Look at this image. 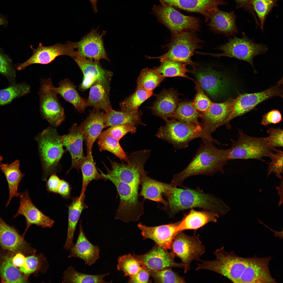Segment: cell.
Wrapping results in <instances>:
<instances>
[{
    "mask_svg": "<svg viewBox=\"0 0 283 283\" xmlns=\"http://www.w3.org/2000/svg\"><path fill=\"white\" fill-rule=\"evenodd\" d=\"M215 259L204 260V269L222 275L234 283H264L269 274L268 257L251 258L238 256L233 252H227L224 247L216 250Z\"/></svg>",
    "mask_w": 283,
    "mask_h": 283,
    "instance_id": "obj_1",
    "label": "cell"
},
{
    "mask_svg": "<svg viewBox=\"0 0 283 283\" xmlns=\"http://www.w3.org/2000/svg\"><path fill=\"white\" fill-rule=\"evenodd\" d=\"M183 188H177L171 182L168 183L164 194L167 198V204L160 208L170 218H173L181 211L194 208L212 211L220 217L230 210L222 200L213 195L198 189Z\"/></svg>",
    "mask_w": 283,
    "mask_h": 283,
    "instance_id": "obj_2",
    "label": "cell"
},
{
    "mask_svg": "<svg viewBox=\"0 0 283 283\" xmlns=\"http://www.w3.org/2000/svg\"><path fill=\"white\" fill-rule=\"evenodd\" d=\"M195 155L187 166L181 172L174 174L171 182L182 188L184 181L198 175H212L220 172L224 173V168L229 160L230 149L218 148L213 142L202 139Z\"/></svg>",
    "mask_w": 283,
    "mask_h": 283,
    "instance_id": "obj_3",
    "label": "cell"
},
{
    "mask_svg": "<svg viewBox=\"0 0 283 283\" xmlns=\"http://www.w3.org/2000/svg\"><path fill=\"white\" fill-rule=\"evenodd\" d=\"M105 180H108L115 186L120 198L115 219L127 223L138 221L144 214V200L140 201L139 188L143 174H137L120 181L105 174L100 170Z\"/></svg>",
    "mask_w": 283,
    "mask_h": 283,
    "instance_id": "obj_4",
    "label": "cell"
},
{
    "mask_svg": "<svg viewBox=\"0 0 283 283\" xmlns=\"http://www.w3.org/2000/svg\"><path fill=\"white\" fill-rule=\"evenodd\" d=\"M165 121L166 124L159 128L155 136L171 144L177 149L187 148L191 141L198 138L220 144L203 123L192 124L175 119Z\"/></svg>",
    "mask_w": 283,
    "mask_h": 283,
    "instance_id": "obj_5",
    "label": "cell"
},
{
    "mask_svg": "<svg viewBox=\"0 0 283 283\" xmlns=\"http://www.w3.org/2000/svg\"><path fill=\"white\" fill-rule=\"evenodd\" d=\"M42 164V180L55 174L64 153L61 136L51 126L44 129L36 138Z\"/></svg>",
    "mask_w": 283,
    "mask_h": 283,
    "instance_id": "obj_6",
    "label": "cell"
},
{
    "mask_svg": "<svg viewBox=\"0 0 283 283\" xmlns=\"http://www.w3.org/2000/svg\"><path fill=\"white\" fill-rule=\"evenodd\" d=\"M174 36L167 52L159 57H148L159 59L161 62L170 60L182 62L191 65L195 71L198 64L192 60L191 57L196 49L201 48L202 41L193 32L184 31Z\"/></svg>",
    "mask_w": 283,
    "mask_h": 283,
    "instance_id": "obj_7",
    "label": "cell"
},
{
    "mask_svg": "<svg viewBox=\"0 0 283 283\" xmlns=\"http://www.w3.org/2000/svg\"><path fill=\"white\" fill-rule=\"evenodd\" d=\"M154 5L151 13L158 21L169 29L174 35L184 31H199L200 21L197 18L184 15L174 7L162 2Z\"/></svg>",
    "mask_w": 283,
    "mask_h": 283,
    "instance_id": "obj_8",
    "label": "cell"
},
{
    "mask_svg": "<svg viewBox=\"0 0 283 283\" xmlns=\"http://www.w3.org/2000/svg\"><path fill=\"white\" fill-rule=\"evenodd\" d=\"M229 149V160L255 159L262 161V158L269 157L272 149L268 145L264 137L248 135L238 130V138L236 141L231 139Z\"/></svg>",
    "mask_w": 283,
    "mask_h": 283,
    "instance_id": "obj_9",
    "label": "cell"
},
{
    "mask_svg": "<svg viewBox=\"0 0 283 283\" xmlns=\"http://www.w3.org/2000/svg\"><path fill=\"white\" fill-rule=\"evenodd\" d=\"M223 51L220 53L199 52L216 57L222 56L234 58L247 62L255 70L253 59L256 56L265 53L268 50L266 45L255 43L246 35L241 38L234 36L228 42L217 48Z\"/></svg>",
    "mask_w": 283,
    "mask_h": 283,
    "instance_id": "obj_10",
    "label": "cell"
},
{
    "mask_svg": "<svg viewBox=\"0 0 283 283\" xmlns=\"http://www.w3.org/2000/svg\"><path fill=\"white\" fill-rule=\"evenodd\" d=\"M171 249L175 256L181 259L184 273L190 270L192 261L201 260V257L205 252V247L198 237L188 235L183 231L175 236Z\"/></svg>",
    "mask_w": 283,
    "mask_h": 283,
    "instance_id": "obj_11",
    "label": "cell"
},
{
    "mask_svg": "<svg viewBox=\"0 0 283 283\" xmlns=\"http://www.w3.org/2000/svg\"><path fill=\"white\" fill-rule=\"evenodd\" d=\"M51 78L42 79L38 94L40 110L42 117L52 126L56 127L64 120V109L58 101L57 94L52 88Z\"/></svg>",
    "mask_w": 283,
    "mask_h": 283,
    "instance_id": "obj_12",
    "label": "cell"
},
{
    "mask_svg": "<svg viewBox=\"0 0 283 283\" xmlns=\"http://www.w3.org/2000/svg\"><path fill=\"white\" fill-rule=\"evenodd\" d=\"M282 79L276 85L265 90L252 93L239 94L235 99L232 112L224 122L228 129L231 128L229 122L233 118L248 112L262 102L276 96L282 97V90L281 88Z\"/></svg>",
    "mask_w": 283,
    "mask_h": 283,
    "instance_id": "obj_13",
    "label": "cell"
},
{
    "mask_svg": "<svg viewBox=\"0 0 283 283\" xmlns=\"http://www.w3.org/2000/svg\"><path fill=\"white\" fill-rule=\"evenodd\" d=\"M99 27L93 28L79 41L67 42L74 50L75 57L79 56L94 60L104 59L110 61L103 39L106 32L103 31L100 33L98 31Z\"/></svg>",
    "mask_w": 283,
    "mask_h": 283,
    "instance_id": "obj_14",
    "label": "cell"
},
{
    "mask_svg": "<svg viewBox=\"0 0 283 283\" xmlns=\"http://www.w3.org/2000/svg\"><path fill=\"white\" fill-rule=\"evenodd\" d=\"M73 59L83 75V80L79 87L81 90L87 89L95 82L98 81L101 83L109 95L110 84L113 75L112 72L104 68L100 61L79 56L75 57Z\"/></svg>",
    "mask_w": 283,
    "mask_h": 283,
    "instance_id": "obj_15",
    "label": "cell"
},
{
    "mask_svg": "<svg viewBox=\"0 0 283 283\" xmlns=\"http://www.w3.org/2000/svg\"><path fill=\"white\" fill-rule=\"evenodd\" d=\"M194 73L197 81L211 97H221L228 92L230 80L222 72L209 67L198 69Z\"/></svg>",
    "mask_w": 283,
    "mask_h": 283,
    "instance_id": "obj_16",
    "label": "cell"
},
{
    "mask_svg": "<svg viewBox=\"0 0 283 283\" xmlns=\"http://www.w3.org/2000/svg\"><path fill=\"white\" fill-rule=\"evenodd\" d=\"M30 47L33 50L32 55L24 62L17 64L16 66L17 70L24 69L32 64H48L60 56H67L73 59L75 56L74 50L68 42L64 44L57 43L47 46H43L42 43L40 42L37 48H33L32 45L30 46Z\"/></svg>",
    "mask_w": 283,
    "mask_h": 283,
    "instance_id": "obj_17",
    "label": "cell"
},
{
    "mask_svg": "<svg viewBox=\"0 0 283 283\" xmlns=\"http://www.w3.org/2000/svg\"><path fill=\"white\" fill-rule=\"evenodd\" d=\"M18 196L20 199V204L13 217L15 218L20 215L25 217L26 226L23 235L32 225L43 228H50L52 227L54 221L44 214L34 205L28 189L19 193Z\"/></svg>",
    "mask_w": 283,
    "mask_h": 283,
    "instance_id": "obj_18",
    "label": "cell"
},
{
    "mask_svg": "<svg viewBox=\"0 0 283 283\" xmlns=\"http://www.w3.org/2000/svg\"><path fill=\"white\" fill-rule=\"evenodd\" d=\"M134 255L140 260L147 269L157 270L166 268H183L181 263H176L175 255L156 244L146 253L141 255L134 254Z\"/></svg>",
    "mask_w": 283,
    "mask_h": 283,
    "instance_id": "obj_19",
    "label": "cell"
},
{
    "mask_svg": "<svg viewBox=\"0 0 283 283\" xmlns=\"http://www.w3.org/2000/svg\"><path fill=\"white\" fill-rule=\"evenodd\" d=\"M180 221L154 226H147L140 222L137 226L144 239L151 240L157 245L167 250L171 249L173 239L179 232L178 228Z\"/></svg>",
    "mask_w": 283,
    "mask_h": 283,
    "instance_id": "obj_20",
    "label": "cell"
},
{
    "mask_svg": "<svg viewBox=\"0 0 283 283\" xmlns=\"http://www.w3.org/2000/svg\"><path fill=\"white\" fill-rule=\"evenodd\" d=\"M61 140L71 156V167L67 172L73 168L79 170L85 157L83 150L84 135L80 125L73 124L69 129V133L61 136Z\"/></svg>",
    "mask_w": 283,
    "mask_h": 283,
    "instance_id": "obj_21",
    "label": "cell"
},
{
    "mask_svg": "<svg viewBox=\"0 0 283 283\" xmlns=\"http://www.w3.org/2000/svg\"><path fill=\"white\" fill-rule=\"evenodd\" d=\"M235 100L230 98L223 102H212L209 108L201 113L203 123L211 134L224 125L232 112Z\"/></svg>",
    "mask_w": 283,
    "mask_h": 283,
    "instance_id": "obj_22",
    "label": "cell"
},
{
    "mask_svg": "<svg viewBox=\"0 0 283 283\" xmlns=\"http://www.w3.org/2000/svg\"><path fill=\"white\" fill-rule=\"evenodd\" d=\"M105 115V113L102 110L94 108L80 125L84 135L86 154L92 155L94 144L104 128Z\"/></svg>",
    "mask_w": 283,
    "mask_h": 283,
    "instance_id": "obj_23",
    "label": "cell"
},
{
    "mask_svg": "<svg viewBox=\"0 0 283 283\" xmlns=\"http://www.w3.org/2000/svg\"><path fill=\"white\" fill-rule=\"evenodd\" d=\"M174 8L203 15L205 21L210 19L217 6L224 4V0H158Z\"/></svg>",
    "mask_w": 283,
    "mask_h": 283,
    "instance_id": "obj_24",
    "label": "cell"
},
{
    "mask_svg": "<svg viewBox=\"0 0 283 283\" xmlns=\"http://www.w3.org/2000/svg\"><path fill=\"white\" fill-rule=\"evenodd\" d=\"M178 94L171 88H164L156 95V100L149 108L153 114L165 121L172 118L179 102Z\"/></svg>",
    "mask_w": 283,
    "mask_h": 283,
    "instance_id": "obj_25",
    "label": "cell"
},
{
    "mask_svg": "<svg viewBox=\"0 0 283 283\" xmlns=\"http://www.w3.org/2000/svg\"><path fill=\"white\" fill-rule=\"evenodd\" d=\"M79 226L76 242L70 248L68 257L81 259L84 261L85 265L91 266L99 258L100 249L97 246L92 244L87 238L83 229L81 220Z\"/></svg>",
    "mask_w": 283,
    "mask_h": 283,
    "instance_id": "obj_26",
    "label": "cell"
},
{
    "mask_svg": "<svg viewBox=\"0 0 283 283\" xmlns=\"http://www.w3.org/2000/svg\"><path fill=\"white\" fill-rule=\"evenodd\" d=\"M189 213L182 220L178 226L179 232L188 230L198 229L210 222H216L220 217L215 213L204 210L202 211L191 209Z\"/></svg>",
    "mask_w": 283,
    "mask_h": 283,
    "instance_id": "obj_27",
    "label": "cell"
},
{
    "mask_svg": "<svg viewBox=\"0 0 283 283\" xmlns=\"http://www.w3.org/2000/svg\"><path fill=\"white\" fill-rule=\"evenodd\" d=\"M0 245L13 252L26 250L27 243L14 227L7 224L0 216Z\"/></svg>",
    "mask_w": 283,
    "mask_h": 283,
    "instance_id": "obj_28",
    "label": "cell"
},
{
    "mask_svg": "<svg viewBox=\"0 0 283 283\" xmlns=\"http://www.w3.org/2000/svg\"><path fill=\"white\" fill-rule=\"evenodd\" d=\"M85 193L79 197L72 198L71 203L68 206V224L66 240L64 247L66 249H70L73 245V240L77 225L82 211L88 208L85 203Z\"/></svg>",
    "mask_w": 283,
    "mask_h": 283,
    "instance_id": "obj_29",
    "label": "cell"
},
{
    "mask_svg": "<svg viewBox=\"0 0 283 283\" xmlns=\"http://www.w3.org/2000/svg\"><path fill=\"white\" fill-rule=\"evenodd\" d=\"M235 18L233 12H226L217 8L212 14L209 25L216 32L223 34L227 36L233 35L238 32Z\"/></svg>",
    "mask_w": 283,
    "mask_h": 283,
    "instance_id": "obj_30",
    "label": "cell"
},
{
    "mask_svg": "<svg viewBox=\"0 0 283 283\" xmlns=\"http://www.w3.org/2000/svg\"><path fill=\"white\" fill-rule=\"evenodd\" d=\"M167 184L149 177L147 175V172L143 174L142 178L140 196L143 197L144 200H149L166 205L167 201L163 198L162 195L165 192Z\"/></svg>",
    "mask_w": 283,
    "mask_h": 283,
    "instance_id": "obj_31",
    "label": "cell"
},
{
    "mask_svg": "<svg viewBox=\"0 0 283 283\" xmlns=\"http://www.w3.org/2000/svg\"><path fill=\"white\" fill-rule=\"evenodd\" d=\"M58 84V87L52 86L56 93L73 105L79 112H83L87 107L86 99L80 96L76 89V86L68 78L61 80Z\"/></svg>",
    "mask_w": 283,
    "mask_h": 283,
    "instance_id": "obj_32",
    "label": "cell"
},
{
    "mask_svg": "<svg viewBox=\"0 0 283 283\" xmlns=\"http://www.w3.org/2000/svg\"><path fill=\"white\" fill-rule=\"evenodd\" d=\"M20 161L16 160L10 164L1 163L0 165V169L6 177L9 189V198L6 207L8 206L13 198L19 196L18 186L25 175L20 171Z\"/></svg>",
    "mask_w": 283,
    "mask_h": 283,
    "instance_id": "obj_33",
    "label": "cell"
},
{
    "mask_svg": "<svg viewBox=\"0 0 283 283\" xmlns=\"http://www.w3.org/2000/svg\"><path fill=\"white\" fill-rule=\"evenodd\" d=\"M105 114L104 128L127 124H133L136 126L139 125L145 126L142 120L141 116L143 113L140 110L133 112H128L116 111L112 109L105 113Z\"/></svg>",
    "mask_w": 283,
    "mask_h": 283,
    "instance_id": "obj_34",
    "label": "cell"
},
{
    "mask_svg": "<svg viewBox=\"0 0 283 283\" xmlns=\"http://www.w3.org/2000/svg\"><path fill=\"white\" fill-rule=\"evenodd\" d=\"M109 97L101 83L96 81L90 87L89 96L86 99L87 107H92L107 113L112 109Z\"/></svg>",
    "mask_w": 283,
    "mask_h": 283,
    "instance_id": "obj_35",
    "label": "cell"
},
{
    "mask_svg": "<svg viewBox=\"0 0 283 283\" xmlns=\"http://www.w3.org/2000/svg\"><path fill=\"white\" fill-rule=\"evenodd\" d=\"M12 257L4 255L0 260V276L6 283L28 282L27 279L13 264Z\"/></svg>",
    "mask_w": 283,
    "mask_h": 283,
    "instance_id": "obj_36",
    "label": "cell"
},
{
    "mask_svg": "<svg viewBox=\"0 0 283 283\" xmlns=\"http://www.w3.org/2000/svg\"><path fill=\"white\" fill-rule=\"evenodd\" d=\"M165 77L155 68H146L140 72L137 81V89L153 91L164 80Z\"/></svg>",
    "mask_w": 283,
    "mask_h": 283,
    "instance_id": "obj_37",
    "label": "cell"
},
{
    "mask_svg": "<svg viewBox=\"0 0 283 283\" xmlns=\"http://www.w3.org/2000/svg\"><path fill=\"white\" fill-rule=\"evenodd\" d=\"M161 62L160 65L155 69L165 77H181L194 80L188 76L186 73H194L195 72L188 69L186 64L170 60H165Z\"/></svg>",
    "mask_w": 283,
    "mask_h": 283,
    "instance_id": "obj_38",
    "label": "cell"
},
{
    "mask_svg": "<svg viewBox=\"0 0 283 283\" xmlns=\"http://www.w3.org/2000/svg\"><path fill=\"white\" fill-rule=\"evenodd\" d=\"M82 175V184L80 194L85 193L89 183L93 180H105L100 174L95 167L92 155L86 154L80 166Z\"/></svg>",
    "mask_w": 283,
    "mask_h": 283,
    "instance_id": "obj_39",
    "label": "cell"
},
{
    "mask_svg": "<svg viewBox=\"0 0 283 283\" xmlns=\"http://www.w3.org/2000/svg\"><path fill=\"white\" fill-rule=\"evenodd\" d=\"M106 274L92 275L81 273L76 270L74 268L69 267L64 273L63 282L82 283H107L104 280V278L109 275Z\"/></svg>",
    "mask_w": 283,
    "mask_h": 283,
    "instance_id": "obj_40",
    "label": "cell"
},
{
    "mask_svg": "<svg viewBox=\"0 0 283 283\" xmlns=\"http://www.w3.org/2000/svg\"><path fill=\"white\" fill-rule=\"evenodd\" d=\"M154 94L153 91L137 89L133 94L120 103L121 110L128 112L137 111L141 105Z\"/></svg>",
    "mask_w": 283,
    "mask_h": 283,
    "instance_id": "obj_41",
    "label": "cell"
},
{
    "mask_svg": "<svg viewBox=\"0 0 283 283\" xmlns=\"http://www.w3.org/2000/svg\"><path fill=\"white\" fill-rule=\"evenodd\" d=\"M201 113L198 111L190 101L183 102L178 104L173 117L177 120L188 123L198 124V118Z\"/></svg>",
    "mask_w": 283,
    "mask_h": 283,
    "instance_id": "obj_42",
    "label": "cell"
},
{
    "mask_svg": "<svg viewBox=\"0 0 283 283\" xmlns=\"http://www.w3.org/2000/svg\"><path fill=\"white\" fill-rule=\"evenodd\" d=\"M117 261V269L122 271L125 276L129 277L143 269L146 268L140 260L130 253L119 257Z\"/></svg>",
    "mask_w": 283,
    "mask_h": 283,
    "instance_id": "obj_43",
    "label": "cell"
},
{
    "mask_svg": "<svg viewBox=\"0 0 283 283\" xmlns=\"http://www.w3.org/2000/svg\"><path fill=\"white\" fill-rule=\"evenodd\" d=\"M29 85L25 83L14 84L0 90V106L9 104L14 99L30 92Z\"/></svg>",
    "mask_w": 283,
    "mask_h": 283,
    "instance_id": "obj_44",
    "label": "cell"
},
{
    "mask_svg": "<svg viewBox=\"0 0 283 283\" xmlns=\"http://www.w3.org/2000/svg\"><path fill=\"white\" fill-rule=\"evenodd\" d=\"M119 141L113 137H107L98 139L97 144L100 151H108L127 163L129 161V156L123 150Z\"/></svg>",
    "mask_w": 283,
    "mask_h": 283,
    "instance_id": "obj_45",
    "label": "cell"
},
{
    "mask_svg": "<svg viewBox=\"0 0 283 283\" xmlns=\"http://www.w3.org/2000/svg\"><path fill=\"white\" fill-rule=\"evenodd\" d=\"M150 276L156 283H185L184 278L174 272L171 268L153 270H149Z\"/></svg>",
    "mask_w": 283,
    "mask_h": 283,
    "instance_id": "obj_46",
    "label": "cell"
},
{
    "mask_svg": "<svg viewBox=\"0 0 283 283\" xmlns=\"http://www.w3.org/2000/svg\"><path fill=\"white\" fill-rule=\"evenodd\" d=\"M15 68L10 57L0 48V73L6 78L10 85L16 83Z\"/></svg>",
    "mask_w": 283,
    "mask_h": 283,
    "instance_id": "obj_47",
    "label": "cell"
},
{
    "mask_svg": "<svg viewBox=\"0 0 283 283\" xmlns=\"http://www.w3.org/2000/svg\"><path fill=\"white\" fill-rule=\"evenodd\" d=\"M137 132L136 126L131 124H127L114 126L110 127L102 132L97 139L107 137H113L119 141L120 139L127 133H135Z\"/></svg>",
    "mask_w": 283,
    "mask_h": 283,
    "instance_id": "obj_48",
    "label": "cell"
},
{
    "mask_svg": "<svg viewBox=\"0 0 283 283\" xmlns=\"http://www.w3.org/2000/svg\"><path fill=\"white\" fill-rule=\"evenodd\" d=\"M275 153H271L269 158L271 161L268 163V178L272 173H274L279 178L282 176L281 174L283 173V151L275 148L273 150Z\"/></svg>",
    "mask_w": 283,
    "mask_h": 283,
    "instance_id": "obj_49",
    "label": "cell"
},
{
    "mask_svg": "<svg viewBox=\"0 0 283 283\" xmlns=\"http://www.w3.org/2000/svg\"><path fill=\"white\" fill-rule=\"evenodd\" d=\"M276 0H250L257 14L260 23V28L263 29L266 15L275 4Z\"/></svg>",
    "mask_w": 283,
    "mask_h": 283,
    "instance_id": "obj_50",
    "label": "cell"
},
{
    "mask_svg": "<svg viewBox=\"0 0 283 283\" xmlns=\"http://www.w3.org/2000/svg\"><path fill=\"white\" fill-rule=\"evenodd\" d=\"M195 83L197 93L192 104L198 111L202 113L209 108L213 102L205 94L198 82L195 81Z\"/></svg>",
    "mask_w": 283,
    "mask_h": 283,
    "instance_id": "obj_51",
    "label": "cell"
},
{
    "mask_svg": "<svg viewBox=\"0 0 283 283\" xmlns=\"http://www.w3.org/2000/svg\"><path fill=\"white\" fill-rule=\"evenodd\" d=\"M269 135L264 139L268 145L273 150L283 146V129L279 127L271 128L267 131Z\"/></svg>",
    "mask_w": 283,
    "mask_h": 283,
    "instance_id": "obj_52",
    "label": "cell"
},
{
    "mask_svg": "<svg viewBox=\"0 0 283 283\" xmlns=\"http://www.w3.org/2000/svg\"><path fill=\"white\" fill-rule=\"evenodd\" d=\"M40 262L37 256L32 255L26 257L25 263L19 267V270L26 275H29L36 271L39 268Z\"/></svg>",
    "mask_w": 283,
    "mask_h": 283,
    "instance_id": "obj_53",
    "label": "cell"
},
{
    "mask_svg": "<svg viewBox=\"0 0 283 283\" xmlns=\"http://www.w3.org/2000/svg\"><path fill=\"white\" fill-rule=\"evenodd\" d=\"M282 120V116L277 110H273L264 114L262 117L261 124L264 126L273 124H275Z\"/></svg>",
    "mask_w": 283,
    "mask_h": 283,
    "instance_id": "obj_54",
    "label": "cell"
},
{
    "mask_svg": "<svg viewBox=\"0 0 283 283\" xmlns=\"http://www.w3.org/2000/svg\"><path fill=\"white\" fill-rule=\"evenodd\" d=\"M150 275L149 269L143 268L139 271L135 275L129 277V283H149Z\"/></svg>",
    "mask_w": 283,
    "mask_h": 283,
    "instance_id": "obj_55",
    "label": "cell"
},
{
    "mask_svg": "<svg viewBox=\"0 0 283 283\" xmlns=\"http://www.w3.org/2000/svg\"><path fill=\"white\" fill-rule=\"evenodd\" d=\"M61 180L55 174L49 178L46 183L47 190L49 192L58 193V188Z\"/></svg>",
    "mask_w": 283,
    "mask_h": 283,
    "instance_id": "obj_56",
    "label": "cell"
},
{
    "mask_svg": "<svg viewBox=\"0 0 283 283\" xmlns=\"http://www.w3.org/2000/svg\"><path fill=\"white\" fill-rule=\"evenodd\" d=\"M71 188L69 183L63 180H61L58 190V193L63 198L67 199L70 197Z\"/></svg>",
    "mask_w": 283,
    "mask_h": 283,
    "instance_id": "obj_57",
    "label": "cell"
},
{
    "mask_svg": "<svg viewBox=\"0 0 283 283\" xmlns=\"http://www.w3.org/2000/svg\"><path fill=\"white\" fill-rule=\"evenodd\" d=\"M26 257L20 252L16 254L12 257V262L16 267H20L23 266L25 263Z\"/></svg>",
    "mask_w": 283,
    "mask_h": 283,
    "instance_id": "obj_58",
    "label": "cell"
},
{
    "mask_svg": "<svg viewBox=\"0 0 283 283\" xmlns=\"http://www.w3.org/2000/svg\"><path fill=\"white\" fill-rule=\"evenodd\" d=\"M281 181L280 184L279 186L276 187V189L278 191V195L280 196V199L279 203V207L283 203V178L282 177L280 178Z\"/></svg>",
    "mask_w": 283,
    "mask_h": 283,
    "instance_id": "obj_59",
    "label": "cell"
},
{
    "mask_svg": "<svg viewBox=\"0 0 283 283\" xmlns=\"http://www.w3.org/2000/svg\"><path fill=\"white\" fill-rule=\"evenodd\" d=\"M8 23V22L6 17H5L2 14L0 15V26H3L4 27H6Z\"/></svg>",
    "mask_w": 283,
    "mask_h": 283,
    "instance_id": "obj_60",
    "label": "cell"
},
{
    "mask_svg": "<svg viewBox=\"0 0 283 283\" xmlns=\"http://www.w3.org/2000/svg\"><path fill=\"white\" fill-rule=\"evenodd\" d=\"M91 2L92 8L95 13L97 12V3L98 0H89Z\"/></svg>",
    "mask_w": 283,
    "mask_h": 283,
    "instance_id": "obj_61",
    "label": "cell"
},
{
    "mask_svg": "<svg viewBox=\"0 0 283 283\" xmlns=\"http://www.w3.org/2000/svg\"><path fill=\"white\" fill-rule=\"evenodd\" d=\"M237 2L240 4L243 5L245 4L248 2H249L250 0H236Z\"/></svg>",
    "mask_w": 283,
    "mask_h": 283,
    "instance_id": "obj_62",
    "label": "cell"
},
{
    "mask_svg": "<svg viewBox=\"0 0 283 283\" xmlns=\"http://www.w3.org/2000/svg\"><path fill=\"white\" fill-rule=\"evenodd\" d=\"M3 160V158L0 155V165L2 161Z\"/></svg>",
    "mask_w": 283,
    "mask_h": 283,
    "instance_id": "obj_63",
    "label": "cell"
}]
</instances>
